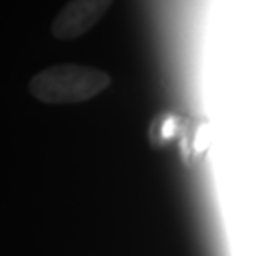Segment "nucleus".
<instances>
[{
	"label": "nucleus",
	"instance_id": "f257e3e1",
	"mask_svg": "<svg viewBox=\"0 0 257 256\" xmlns=\"http://www.w3.org/2000/svg\"><path fill=\"white\" fill-rule=\"evenodd\" d=\"M111 85V77L88 65L62 63L38 72L29 90L38 102L48 105L80 103L100 95Z\"/></svg>",
	"mask_w": 257,
	"mask_h": 256
},
{
	"label": "nucleus",
	"instance_id": "f03ea898",
	"mask_svg": "<svg viewBox=\"0 0 257 256\" xmlns=\"http://www.w3.org/2000/svg\"><path fill=\"white\" fill-rule=\"evenodd\" d=\"M110 5L111 4L108 0H73V2H68L53 20V37L58 40H73L76 37L86 34L106 14Z\"/></svg>",
	"mask_w": 257,
	"mask_h": 256
},
{
	"label": "nucleus",
	"instance_id": "7ed1b4c3",
	"mask_svg": "<svg viewBox=\"0 0 257 256\" xmlns=\"http://www.w3.org/2000/svg\"><path fill=\"white\" fill-rule=\"evenodd\" d=\"M209 128L201 118L188 117L183 120L181 132H179V141H181V151L184 160L191 163L196 156H201L209 145Z\"/></svg>",
	"mask_w": 257,
	"mask_h": 256
},
{
	"label": "nucleus",
	"instance_id": "20e7f679",
	"mask_svg": "<svg viewBox=\"0 0 257 256\" xmlns=\"http://www.w3.org/2000/svg\"><path fill=\"white\" fill-rule=\"evenodd\" d=\"M184 117L174 113H163L153 122L150 128V141L155 146H161L179 137Z\"/></svg>",
	"mask_w": 257,
	"mask_h": 256
}]
</instances>
